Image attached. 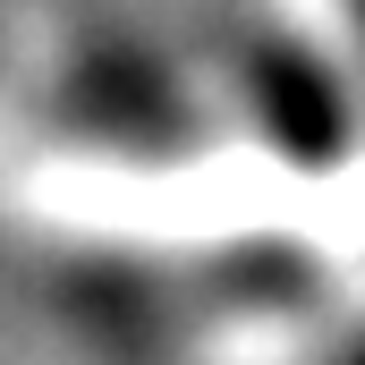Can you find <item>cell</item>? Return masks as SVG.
Segmentation results:
<instances>
[{
	"mask_svg": "<svg viewBox=\"0 0 365 365\" xmlns=\"http://www.w3.org/2000/svg\"><path fill=\"white\" fill-rule=\"evenodd\" d=\"M264 102H272V128L306 153V162L340 153V93H331L323 68H306L297 51H272V60H264Z\"/></svg>",
	"mask_w": 365,
	"mask_h": 365,
	"instance_id": "cell-1",
	"label": "cell"
},
{
	"mask_svg": "<svg viewBox=\"0 0 365 365\" xmlns=\"http://www.w3.org/2000/svg\"><path fill=\"white\" fill-rule=\"evenodd\" d=\"M349 365H365V349H357V357H349Z\"/></svg>",
	"mask_w": 365,
	"mask_h": 365,
	"instance_id": "cell-2",
	"label": "cell"
}]
</instances>
